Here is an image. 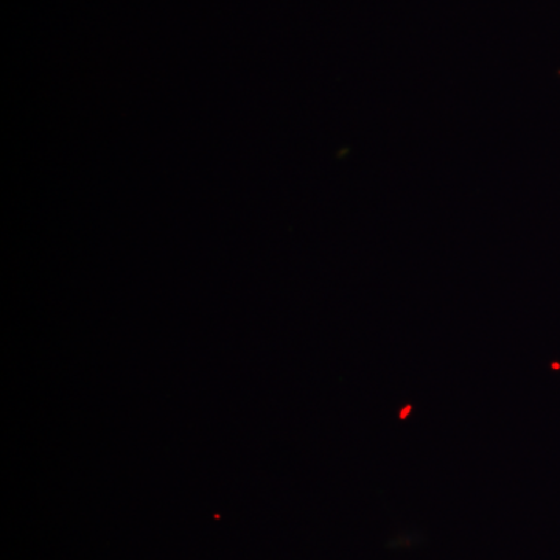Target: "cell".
I'll return each instance as SVG.
<instances>
[{
	"label": "cell",
	"instance_id": "cell-1",
	"mask_svg": "<svg viewBox=\"0 0 560 560\" xmlns=\"http://www.w3.org/2000/svg\"><path fill=\"white\" fill-rule=\"evenodd\" d=\"M410 411H411V407H407V408H405L404 412H401L400 418H401V419L407 418L408 412H410Z\"/></svg>",
	"mask_w": 560,
	"mask_h": 560
}]
</instances>
